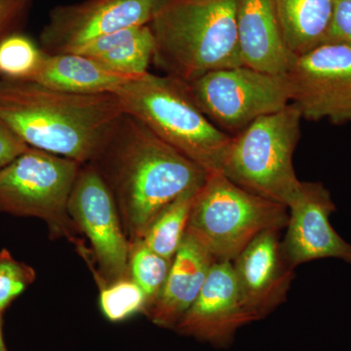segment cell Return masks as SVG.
I'll list each match as a JSON object with an SVG mask.
<instances>
[{"mask_svg": "<svg viewBox=\"0 0 351 351\" xmlns=\"http://www.w3.org/2000/svg\"><path fill=\"white\" fill-rule=\"evenodd\" d=\"M199 189H189L157 215L143 237L152 251L173 260L186 237L191 208Z\"/></svg>", "mask_w": 351, "mask_h": 351, "instance_id": "20", "label": "cell"}, {"mask_svg": "<svg viewBox=\"0 0 351 351\" xmlns=\"http://www.w3.org/2000/svg\"><path fill=\"white\" fill-rule=\"evenodd\" d=\"M302 119L293 103L256 119L232 136L221 172L254 195L288 208L302 182L293 165Z\"/></svg>", "mask_w": 351, "mask_h": 351, "instance_id": "5", "label": "cell"}, {"mask_svg": "<svg viewBox=\"0 0 351 351\" xmlns=\"http://www.w3.org/2000/svg\"><path fill=\"white\" fill-rule=\"evenodd\" d=\"M133 78L114 73L91 58L69 52L46 55L32 82L69 93L113 94Z\"/></svg>", "mask_w": 351, "mask_h": 351, "instance_id": "17", "label": "cell"}, {"mask_svg": "<svg viewBox=\"0 0 351 351\" xmlns=\"http://www.w3.org/2000/svg\"><path fill=\"white\" fill-rule=\"evenodd\" d=\"M291 103L309 121L351 122V47L322 44L294 57L285 73Z\"/></svg>", "mask_w": 351, "mask_h": 351, "instance_id": "10", "label": "cell"}, {"mask_svg": "<svg viewBox=\"0 0 351 351\" xmlns=\"http://www.w3.org/2000/svg\"><path fill=\"white\" fill-rule=\"evenodd\" d=\"M68 212L91 245V269L99 287L129 276L130 243L112 191L93 163L80 167Z\"/></svg>", "mask_w": 351, "mask_h": 351, "instance_id": "9", "label": "cell"}, {"mask_svg": "<svg viewBox=\"0 0 351 351\" xmlns=\"http://www.w3.org/2000/svg\"><path fill=\"white\" fill-rule=\"evenodd\" d=\"M237 23L242 64L285 75L294 56L284 38L276 0H237Z\"/></svg>", "mask_w": 351, "mask_h": 351, "instance_id": "15", "label": "cell"}, {"mask_svg": "<svg viewBox=\"0 0 351 351\" xmlns=\"http://www.w3.org/2000/svg\"><path fill=\"white\" fill-rule=\"evenodd\" d=\"M170 0H84L53 7L39 34L46 54L73 52L90 41L149 25Z\"/></svg>", "mask_w": 351, "mask_h": 351, "instance_id": "11", "label": "cell"}, {"mask_svg": "<svg viewBox=\"0 0 351 351\" xmlns=\"http://www.w3.org/2000/svg\"><path fill=\"white\" fill-rule=\"evenodd\" d=\"M156 39L149 25H137L90 41L73 53L91 58L104 66L131 77L149 73Z\"/></svg>", "mask_w": 351, "mask_h": 351, "instance_id": "18", "label": "cell"}, {"mask_svg": "<svg viewBox=\"0 0 351 351\" xmlns=\"http://www.w3.org/2000/svg\"><path fill=\"white\" fill-rule=\"evenodd\" d=\"M171 263L172 261L152 251L143 239L130 243L128 274L147 295L149 301L147 309L160 294L161 289L169 274Z\"/></svg>", "mask_w": 351, "mask_h": 351, "instance_id": "22", "label": "cell"}, {"mask_svg": "<svg viewBox=\"0 0 351 351\" xmlns=\"http://www.w3.org/2000/svg\"><path fill=\"white\" fill-rule=\"evenodd\" d=\"M215 262L211 254L186 233L160 294L145 313L152 322L164 329L175 330L199 295Z\"/></svg>", "mask_w": 351, "mask_h": 351, "instance_id": "16", "label": "cell"}, {"mask_svg": "<svg viewBox=\"0 0 351 351\" xmlns=\"http://www.w3.org/2000/svg\"><path fill=\"white\" fill-rule=\"evenodd\" d=\"M36 279L29 265L18 262L7 250L0 252V314Z\"/></svg>", "mask_w": 351, "mask_h": 351, "instance_id": "24", "label": "cell"}, {"mask_svg": "<svg viewBox=\"0 0 351 351\" xmlns=\"http://www.w3.org/2000/svg\"><path fill=\"white\" fill-rule=\"evenodd\" d=\"M281 251L289 267L336 258L351 265V244L332 228L330 218L337 211L331 193L319 182H302L290 203Z\"/></svg>", "mask_w": 351, "mask_h": 351, "instance_id": "12", "label": "cell"}, {"mask_svg": "<svg viewBox=\"0 0 351 351\" xmlns=\"http://www.w3.org/2000/svg\"><path fill=\"white\" fill-rule=\"evenodd\" d=\"M284 38L293 56L324 43L335 0H276Z\"/></svg>", "mask_w": 351, "mask_h": 351, "instance_id": "19", "label": "cell"}, {"mask_svg": "<svg viewBox=\"0 0 351 351\" xmlns=\"http://www.w3.org/2000/svg\"><path fill=\"white\" fill-rule=\"evenodd\" d=\"M82 164L29 147L0 170V212L43 219L53 234L64 235L84 246L75 237L68 212L69 195Z\"/></svg>", "mask_w": 351, "mask_h": 351, "instance_id": "7", "label": "cell"}, {"mask_svg": "<svg viewBox=\"0 0 351 351\" xmlns=\"http://www.w3.org/2000/svg\"><path fill=\"white\" fill-rule=\"evenodd\" d=\"M278 233H261L232 262L240 292L258 321L286 301L294 277V269L283 257Z\"/></svg>", "mask_w": 351, "mask_h": 351, "instance_id": "14", "label": "cell"}, {"mask_svg": "<svg viewBox=\"0 0 351 351\" xmlns=\"http://www.w3.org/2000/svg\"><path fill=\"white\" fill-rule=\"evenodd\" d=\"M34 0H0V39L22 32Z\"/></svg>", "mask_w": 351, "mask_h": 351, "instance_id": "25", "label": "cell"}, {"mask_svg": "<svg viewBox=\"0 0 351 351\" xmlns=\"http://www.w3.org/2000/svg\"><path fill=\"white\" fill-rule=\"evenodd\" d=\"M258 321L247 306L230 261H216L193 306L175 328L218 348L232 345L240 328Z\"/></svg>", "mask_w": 351, "mask_h": 351, "instance_id": "13", "label": "cell"}, {"mask_svg": "<svg viewBox=\"0 0 351 351\" xmlns=\"http://www.w3.org/2000/svg\"><path fill=\"white\" fill-rule=\"evenodd\" d=\"M323 44H345L351 47V0H335L331 22Z\"/></svg>", "mask_w": 351, "mask_h": 351, "instance_id": "26", "label": "cell"}, {"mask_svg": "<svg viewBox=\"0 0 351 351\" xmlns=\"http://www.w3.org/2000/svg\"><path fill=\"white\" fill-rule=\"evenodd\" d=\"M123 112L207 173L221 172L232 136L221 131L191 98L184 82L147 73L114 93Z\"/></svg>", "mask_w": 351, "mask_h": 351, "instance_id": "4", "label": "cell"}, {"mask_svg": "<svg viewBox=\"0 0 351 351\" xmlns=\"http://www.w3.org/2000/svg\"><path fill=\"white\" fill-rule=\"evenodd\" d=\"M101 313L112 322H120L145 313L149 301L143 289L130 276L100 287Z\"/></svg>", "mask_w": 351, "mask_h": 351, "instance_id": "23", "label": "cell"}, {"mask_svg": "<svg viewBox=\"0 0 351 351\" xmlns=\"http://www.w3.org/2000/svg\"><path fill=\"white\" fill-rule=\"evenodd\" d=\"M117 95L69 93L0 78V119L29 147L93 162L123 114Z\"/></svg>", "mask_w": 351, "mask_h": 351, "instance_id": "2", "label": "cell"}, {"mask_svg": "<svg viewBox=\"0 0 351 351\" xmlns=\"http://www.w3.org/2000/svg\"><path fill=\"white\" fill-rule=\"evenodd\" d=\"M0 351H8L6 348L5 343H4L3 337H2L1 314H0Z\"/></svg>", "mask_w": 351, "mask_h": 351, "instance_id": "28", "label": "cell"}, {"mask_svg": "<svg viewBox=\"0 0 351 351\" xmlns=\"http://www.w3.org/2000/svg\"><path fill=\"white\" fill-rule=\"evenodd\" d=\"M287 207L254 195L221 172L208 173L196 193L186 233L216 261L232 262L261 233L287 226Z\"/></svg>", "mask_w": 351, "mask_h": 351, "instance_id": "6", "label": "cell"}, {"mask_svg": "<svg viewBox=\"0 0 351 351\" xmlns=\"http://www.w3.org/2000/svg\"><path fill=\"white\" fill-rule=\"evenodd\" d=\"M29 149V145L0 119V170Z\"/></svg>", "mask_w": 351, "mask_h": 351, "instance_id": "27", "label": "cell"}, {"mask_svg": "<svg viewBox=\"0 0 351 351\" xmlns=\"http://www.w3.org/2000/svg\"><path fill=\"white\" fill-rule=\"evenodd\" d=\"M184 85L201 112L230 136L291 103L285 75L245 66L211 71Z\"/></svg>", "mask_w": 351, "mask_h": 351, "instance_id": "8", "label": "cell"}, {"mask_svg": "<svg viewBox=\"0 0 351 351\" xmlns=\"http://www.w3.org/2000/svg\"><path fill=\"white\" fill-rule=\"evenodd\" d=\"M237 11V0H170L149 24L156 39L152 63L184 83L243 66Z\"/></svg>", "mask_w": 351, "mask_h": 351, "instance_id": "3", "label": "cell"}, {"mask_svg": "<svg viewBox=\"0 0 351 351\" xmlns=\"http://www.w3.org/2000/svg\"><path fill=\"white\" fill-rule=\"evenodd\" d=\"M46 53L22 32L0 39V78L32 82L40 71Z\"/></svg>", "mask_w": 351, "mask_h": 351, "instance_id": "21", "label": "cell"}, {"mask_svg": "<svg viewBox=\"0 0 351 351\" xmlns=\"http://www.w3.org/2000/svg\"><path fill=\"white\" fill-rule=\"evenodd\" d=\"M91 163L112 191L129 243L143 239L164 208L208 175L126 112Z\"/></svg>", "mask_w": 351, "mask_h": 351, "instance_id": "1", "label": "cell"}]
</instances>
